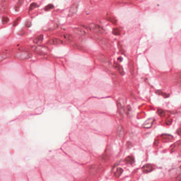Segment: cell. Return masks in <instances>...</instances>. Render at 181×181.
Here are the masks:
<instances>
[{
	"instance_id": "6da1fadb",
	"label": "cell",
	"mask_w": 181,
	"mask_h": 181,
	"mask_svg": "<svg viewBox=\"0 0 181 181\" xmlns=\"http://www.w3.org/2000/svg\"><path fill=\"white\" fill-rule=\"evenodd\" d=\"M14 57L17 60L24 61V60H27L32 58V54L29 51H23L16 53L14 54Z\"/></svg>"
},
{
	"instance_id": "7a4b0ae2",
	"label": "cell",
	"mask_w": 181,
	"mask_h": 181,
	"mask_svg": "<svg viewBox=\"0 0 181 181\" xmlns=\"http://www.w3.org/2000/svg\"><path fill=\"white\" fill-rule=\"evenodd\" d=\"M102 166L100 164H95L92 165L88 168V173L91 176H94L98 174L99 172L102 170Z\"/></svg>"
},
{
	"instance_id": "3957f363",
	"label": "cell",
	"mask_w": 181,
	"mask_h": 181,
	"mask_svg": "<svg viewBox=\"0 0 181 181\" xmlns=\"http://www.w3.org/2000/svg\"><path fill=\"white\" fill-rule=\"evenodd\" d=\"M88 27L91 31L97 34H103L105 33V30L102 27L97 24H94V23L90 24L88 26Z\"/></svg>"
},
{
	"instance_id": "277c9868",
	"label": "cell",
	"mask_w": 181,
	"mask_h": 181,
	"mask_svg": "<svg viewBox=\"0 0 181 181\" xmlns=\"http://www.w3.org/2000/svg\"><path fill=\"white\" fill-rule=\"evenodd\" d=\"M31 48L34 52L37 53V54H46L49 52V49L47 47L43 46H32Z\"/></svg>"
},
{
	"instance_id": "5b68a950",
	"label": "cell",
	"mask_w": 181,
	"mask_h": 181,
	"mask_svg": "<svg viewBox=\"0 0 181 181\" xmlns=\"http://www.w3.org/2000/svg\"><path fill=\"white\" fill-rule=\"evenodd\" d=\"M96 57L97 60H98L101 63H102L103 65H104L105 67H107L110 69H111V68L112 67L110 61H109V60L105 55H103L102 54H99L96 56Z\"/></svg>"
},
{
	"instance_id": "8992f818",
	"label": "cell",
	"mask_w": 181,
	"mask_h": 181,
	"mask_svg": "<svg viewBox=\"0 0 181 181\" xmlns=\"http://www.w3.org/2000/svg\"><path fill=\"white\" fill-rule=\"evenodd\" d=\"M97 41L99 42L101 46L104 49V50H108L110 49L112 47V44L110 42H109L108 40L104 38H101V37H99V38H97Z\"/></svg>"
},
{
	"instance_id": "52a82bcc",
	"label": "cell",
	"mask_w": 181,
	"mask_h": 181,
	"mask_svg": "<svg viewBox=\"0 0 181 181\" xmlns=\"http://www.w3.org/2000/svg\"><path fill=\"white\" fill-rule=\"evenodd\" d=\"M78 7H79V2H75L74 3L71 5V7H70V10H69V13H68V16L71 17L74 16L77 10H78Z\"/></svg>"
},
{
	"instance_id": "ba28073f",
	"label": "cell",
	"mask_w": 181,
	"mask_h": 181,
	"mask_svg": "<svg viewBox=\"0 0 181 181\" xmlns=\"http://www.w3.org/2000/svg\"><path fill=\"white\" fill-rule=\"evenodd\" d=\"M8 2L7 1H2L0 2V12L5 13L8 11Z\"/></svg>"
},
{
	"instance_id": "9c48e42d",
	"label": "cell",
	"mask_w": 181,
	"mask_h": 181,
	"mask_svg": "<svg viewBox=\"0 0 181 181\" xmlns=\"http://www.w3.org/2000/svg\"><path fill=\"white\" fill-rule=\"evenodd\" d=\"M73 32L76 35L79 36H85L87 35V33L85 30L79 28H75L73 29Z\"/></svg>"
},
{
	"instance_id": "30bf717a",
	"label": "cell",
	"mask_w": 181,
	"mask_h": 181,
	"mask_svg": "<svg viewBox=\"0 0 181 181\" xmlns=\"http://www.w3.org/2000/svg\"><path fill=\"white\" fill-rule=\"evenodd\" d=\"M63 43V41L62 40L60 39L59 38H52L49 40L47 42V44L50 45H59V44H62Z\"/></svg>"
},
{
	"instance_id": "8fae6325",
	"label": "cell",
	"mask_w": 181,
	"mask_h": 181,
	"mask_svg": "<svg viewBox=\"0 0 181 181\" xmlns=\"http://www.w3.org/2000/svg\"><path fill=\"white\" fill-rule=\"evenodd\" d=\"M154 121H155V120L153 118L149 119L146 121L144 123H143L142 125V127L144 128H146V129L150 128L151 127L152 125H153Z\"/></svg>"
},
{
	"instance_id": "7c38bea8",
	"label": "cell",
	"mask_w": 181,
	"mask_h": 181,
	"mask_svg": "<svg viewBox=\"0 0 181 181\" xmlns=\"http://www.w3.org/2000/svg\"><path fill=\"white\" fill-rule=\"evenodd\" d=\"M142 169V171L144 172V173H147L153 171V167L151 165L147 164V165H145L143 166Z\"/></svg>"
},
{
	"instance_id": "4fadbf2b",
	"label": "cell",
	"mask_w": 181,
	"mask_h": 181,
	"mask_svg": "<svg viewBox=\"0 0 181 181\" xmlns=\"http://www.w3.org/2000/svg\"><path fill=\"white\" fill-rule=\"evenodd\" d=\"M43 39H44V35H40L36 37L33 40V43L36 44H39L40 43L42 42Z\"/></svg>"
},
{
	"instance_id": "5bb4252c",
	"label": "cell",
	"mask_w": 181,
	"mask_h": 181,
	"mask_svg": "<svg viewBox=\"0 0 181 181\" xmlns=\"http://www.w3.org/2000/svg\"><path fill=\"white\" fill-rule=\"evenodd\" d=\"M117 106H118V111L119 112V114H120L121 116H123L124 115V109H123V106L120 102H117Z\"/></svg>"
},
{
	"instance_id": "9a60e30c",
	"label": "cell",
	"mask_w": 181,
	"mask_h": 181,
	"mask_svg": "<svg viewBox=\"0 0 181 181\" xmlns=\"http://www.w3.org/2000/svg\"><path fill=\"white\" fill-rule=\"evenodd\" d=\"M114 66L115 68L118 71V72L121 74V75H122V76L124 75L125 72L124 71H123L122 68L121 67L119 64H118V63H114Z\"/></svg>"
},
{
	"instance_id": "2e32d148",
	"label": "cell",
	"mask_w": 181,
	"mask_h": 181,
	"mask_svg": "<svg viewBox=\"0 0 181 181\" xmlns=\"http://www.w3.org/2000/svg\"><path fill=\"white\" fill-rule=\"evenodd\" d=\"M161 137H162V138L163 140H166V141H171L172 140H173L174 138L173 137L171 136V135L167 134H164L162 135V136H161Z\"/></svg>"
},
{
	"instance_id": "e0dca14e",
	"label": "cell",
	"mask_w": 181,
	"mask_h": 181,
	"mask_svg": "<svg viewBox=\"0 0 181 181\" xmlns=\"http://www.w3.org/2000/svg\"><path fill=\"white\" fill-rule=\"evenodd\" d=\"M125 162H126V163L129 164H134V158L131 156H128L125 159Z\"/></svg>"
},
{
	"instance_id": "ac0fdd59",
	"label": "cell",
	"mask_w": 181,
	"mask_h": 181,
	"mask_svg": "<svg viewBox=\"0 0 181 181\" xmlns=\"http://www.w3.org/2000/svg\"><path fill=\"white\" fill-rule=\"evenodd\" d=\"M123 133H124V130H123V128L121 125H119L117 131L118 136H119V137L121 138L123 136Z\"/></svg>"
},
{
	"instance_id": "d6986e66",
	"label": "cell",
	"mask_w": 181,
	"mask_h": 181,
	"mask_svg": "<svg viewBox=\"0 0 181 181\" xmlns=\"http://www.w3.org/2000/svg\"><path fill=\"white\" fill-rule=\"evenodd\" d=\"M128 67H129V71H130V73L131 74H133L134 73V62L130 60V61L129 62V64H128Z\"/></svg>"
},
{
	"instance_id": "ffe728a7",
	"label": "cell",
	"mask_w": 181,
	"mask_h": 181,
	"mask_svg": "<svg viewBox=\"0 0 181 181\" xmlns=\"http://www.w3.org/2000/svg\"><path fill=\"white\" fill-rule=\"evenodd\" d=\"M123 169L122 168H117L116 172L114 173V176L116 177H119L123 173Z\"/></svg>"
},
{
	"instance_id": "44dd1931",
	"label": "cell",
	"mask_w": 181,
	"mask_h": 181,
	"mask_svg": "<svg viewBox=\"0 0 181 181\" xmlns=\"http://www.w3.org/2000/svg\"><path fill=\"white\" fill-rule=\"evenodd\" d=\"M63 37H64L65 39H66L67 40V41H70V42L73 41L74 39L73 36L70 35V34H64V35H63Z\"/></svg>"
},
{
	"instance_id": "7402d4cb",
	"label": "cell",
	"mask_w": 181,
	"mask_h": 181,
	"mask_svg": "<svg viewBox=\"0 0 181 181\" xmlns=\"http://www.w3.org/2000/svg\"><path fill=\"white\" fill-rule=\"evenodd\" d=\"M24 2V1H21V0H20V1H19L18 2H17V3L15 7H14V9H15V10L16 11H19V10L20 7H21V5H22Z\"/></svg>"
},
{
	"instance_id": "603a6c76",
	"label": "cell",
	"mask_w": 181,
	"mask_h": 181,
	"mask_svg": "<svg viewBox=\"0 0 181 181\" xmlns=\"http://www.w3.org/2000/svg\"><path fill=\"white\" fill-rule=\"evenodd\" d=\"M101 159L103 162H107L108 160L109 159V155L108 153H105L102 155Z\"/></svg>"
},
{
	"instance_id": "cb8c5ba5",
	"label": "cell",
	"mask_w": 181,
	"mask_h": 181,
	"mask_svg": "<svg viewBox=\"0 0 181 181\" xmlns=\"http://www.w3.org/2000/svg\"><path fill=\"white\" fill-rule=\"evenodd\" d=\"M71 46H72L75 48L77 49V50H83V48L81 46H80L79 44H77V43H72L71 44Z\"/></svg>"
},
{
	"instance_id": "d4e9b609",
	"label": "cell",
	"mask_w": 181,
	"mask_h": 181,
	"mask_svg": "<svg viewBox=\"0 0 181 181\" xmlns=\"http://www.w3.org/2000/svg\"><path fill=\"white\" fill-rule=\"evenodd\" d=\"M179 145H180V141H178V142H176V143H175L173 145H172L170 148L171 151L172 152L174 151V150L178 147V146H179Z\"/></svg>"
},
{
	"instance_id": "484cf974",
	"label": "cell",
	"mask_w": 181,
	"mask_h": 181,
	"mask_svg": "<svg viewBox=\"0 0 181 181\" xmlns=\"http://www.w3.org/2000/svg\"><path fill=\"white\" fill-rule=\"evenodd\" d=\"M38 4L36 3H34V2L32 3H31L30 4V5L29 9V12H30V11H32V10H33L34 9H35L37 7H38Z\"/></svg>"
},
{
	"instance_id": "4316f807",
	"label": "cell",
	"mask_w": 181,
	"mask_h": 181,
	"mask_svg": "<svg viewBox=\"0 0 181 181\" xmlns=\"http://www.w3.org/2000/svg\"><path fill=\"white\" fill-rule=\"evenodd\" d=\"M9 18L7 16H3L2 18V22L3 24H7L9 21Z\"/></svg>"
},
{
	"instance_id": "83f0119b",
	"label": "cell",
	"mask_w": 181,
	"mask_h": 181,
	"mask_svg": "<svg viewBox=\"0 0 181 181\" xmlns=\"http://www.w3.org/2000/svg\"><path fill=\"white\" fill-rule=\"evenodd\" d=\"M112 33L113 35H116V36H119L120 35V31L119 28H114L112 30Z\"/></svg>"
},
{
	"instance_id": "f1b7e54d",
	"label": "cell",
	"mask_w": 181,
	"mask_h": 181,
	"mask_svg": "<svg viewBox=\"0 0 181 181\" xmlns=\"http://www.w3.org/2000/svg\"><path fill=\"white\" fill-rule=\"evenodd\" d=\"M107 19V20H108L109 22H111L112 24H113L114 25H116L117 24L116 19L113 18V17H108Z\"/></svg>"
},
{
	"instance_id": "f546056e",
	"label": "cell",
	"mask_w": 181,
	"mask_h": 181,
	"mask_svg": "<svg viewBox=\"0 0 181 181\" xmlns=\"http://www.w3.org/2000/svg\"><path fill=\"white\" fill-rule=\"evenodd\" d=\"M157 112H158V115L160 117H164L166 114L164 110H162V109H158Z\"/></svg>"
},
{
	"instance_id": "4dcf8cb0",
	"label": "cell",
	"mask_w": 181,
	"mask_h": 181,
	"mask_svg": "<svg viewBox=\"0 0 181 181\" xmlns=\"http://www.w3.org/2000/svg\"><path fill=\"white\" fill-rule=\"evenodd\" d=\"M8 55L6 54H0V62L3 61L5 59H7L8 57Z\"/></svg>"
},
{
	"instance_id": "1f68e13d",
	"label": "cell",
	"mask_w": 181,
	"mask_h": 181,
	"mask_svg": "<svg viewBox=\"0 0 181 181\" xmlns=\"http://www.w3.org/2000/svg\"><path fill=\"white\" fill-rule=\"evenodd\" d=\"M53 8H54L53 4H49L47 5V6H46V7L45 8V10L46 11H50L51 10H52Z\"/></svg>"
},
{
	"instance_id": "d6a6232c",
	"label": "cell",
	"mask_w": 181,
	"mask_h": 181,
	"mask_svg": "<svg viewBox=\"0 0 181 181\" xmlns=\"http://www.w3.org/2000/svg\"><path fill=\"white\" fill-rule=\"evenodd\" d=\"M20 20H21V18H20V17H18V18H17L15 20H14L13 24V26L14 27L16 26L19 24V23L20 21Z\"/></svg>"
},
{
	"instance_id": "836d02e7",
	"label": "cell",
	"mask_w": 181,
	"mask_h": 181,
	"mask_svg": "<svg viewBox=\"0 0 181 181\" xmlns=\"http://www.w3.org/2000/svg\"><path fill=\"white\" fill-rule=\"evenodd\" d=\"M172 121H172V119L171 118H169L168 117V118H167L165 120V124L167 125H169L172 124Z\"/></svg>"
},
{
	"instance_id": "e575fe53",
	"label": "cell",
	"mask_w": 181,
	"mask_h": 181,
	"mask_svg": "<svg viewBox=\"0 0 181 181\" xmlns=\"http://www.w3.org/2000/svg\"><path fill=\"white\" fill-rule=\"evenodd\" d=\"M156 93H157V94L161 95H162V96H163L164 97H167L169 96V95H168L167 94H165V93H163L162 91H157L156 92Z\"/></svg>"
},
{
	"instance_id": "d590c367",
	"label": "cell",
	"mask_w": 181,
	"mask_h": 181,
	"mask_svg": "<svg viewBox=\"0 0 181 181\" xmlns=\"http://www.w3.org/2000/svg\"><path fill=\"white\" fill-rule=\"evenodd\" d=\"M31 22L29 20H27L25 22V26L27 28H29L31 27Z\"/></svg>"
},
{
	"instance_id": "8d00e7d4",
	"label": "cell",
	"mask_w": 181,
	"mask_h": 181,
	"mask_svg": "<svg viewBox=\"0 0 181 181\" xmlns=\"http://www.w3.org/2000/svg\"><path fill=\"white\" fill-rule=\"evenodd\" d=\"M177 82L181 85V74H178L177 76Z\"/></svg>"
},
{
	"instance_id": "74e56055",
	"label": "cell",
	"mask_w": 181,
	"mask_h": 181,
	"mask_svg": "<svg viewBox=\"0 0 181 181\" xmlns=\"http://www.w3.org/2000/svg\"><path fill=\"white\" fill-rule=\"evenodd\" d=\"M177 133H178V134L179 135H181V128H180L177 130Z\"/></svg>"
},
{
	"instance_id": "f35d334b",
	"label": "cell",
	"mask_w": 181,
	"mask_h": 181,
	"mask_svg": "<svg viewBox=\"0 0 181 181\" xmlns=\"http://www.w3.org/2000/svg\"><path fill=\"white\" fill-rule=\"evenodd\" d=\"M82 181H87V180H83Z\"/></svg>"
}]
</instances>
